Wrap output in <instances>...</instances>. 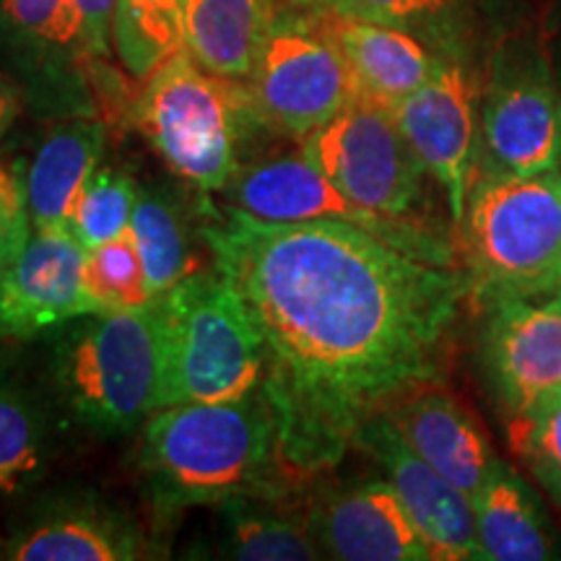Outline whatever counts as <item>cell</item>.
Returning <instances> with one entry per match:
<instances>
[{"instance_id":"4dcf8cb0","label":"cell","mask_w":561,"mask_h":561,"mask_svg":"<svg viewBox=\"0 0 561 561\" xmlns=\"http://www.w3.org/2000/svg\"><path fill=\"white\" fill-rule=\"evenodd\" d=\"M32 234L24 172L0 159V273L9 268Z\"/></svg>"},{"instance_id":"52a82bcc","label":"cell","mask_w":561,"mask_h":561,"mask_svg":"<svg viewBox=\"0 0 561 561\" xmlns=\"http://www.w3.org/2000/svg\"><path fill=\"white\" fill-rule=\"evenodd\" d=\"M263 123L305 138L362 96L359 83L307 9L276 3L250 79Z\"/></svg>"},{"instance_id":"6da1fadb","label":"cell","mask_w":561,"mask_h":561,"mask_svg":"<svg viewBox=\"0 0 561 561\" xmlns=\"http://www.w3.org/2000/svg\"><path fill=\"white\" fill-rule=\"evenodd\" d=\"M203 237L263 341L286 481L333 468L371 413L434 380L471 297L468 271L354 224L261 221L227 206Z\"/></svg>"},{"instance_id":"e0dca14e","label":"cell","mask_w":561,"mask_h":561,"mask_svg":"<svg viewBox=\"0 0 561 561\" xmlns=\"http://www.w3.org/2000/svg\"><path fill=\"white\" fill-rule=\"evenodd\" d=\"M359 83L362 94L392 107L437 73L445 55L401 26L335 11H310Z\"/></svg>"},{"instance_id":"d4e9b609","label":"cell","mask_w":561,"mask_h":561,"mask_svg":"<svg viewBox=\"0 0 561 561\" xmlns=\"http://www.w3.org/2000/svg\"><path fill=\"white\" fill-rule=\"evenodd\" d=\"M112 47L136 79L182 50V0H117Z\"/></svg>"},{"instance_id":"277c9868","label":"cell","mask_w":561,"mask_h":561,"mask_svg":"<svg viewBox=\"0 0 561 561\" xmlns=\"http://www.w3.org/2000/svg\"><path fill=\"white\" fill-rule=\"evenodd\" d=\"M471 297L486 307L561 289V174H483L462 219Z\"/></svg>"},{"instance_id":"f546056e","label":"cell","mask_w":561,"mask_h":561,"mask_svg":"<svg viewBox=\"0 0 561 561\" xmlns=\"http://www.w3.org/2000/svg\"><path fill=\"white\" fill-rule=\"evenodd\" d=\"M0 16L11 42L47 47V50H81V21L73 0H0Z\"/></svg>"},{"instance_id":"ac0fdd59","label":"cell","mask_w":561,"mask_h":561,"mask_svg":"<svg viewBox=\"0 0 561 561\" xmlns=\"http://www.w3.org/2000/svg\"><path fill=\"white\" fill-rule=\"evenodd\" d=\"M104 144L107 130L96 121L60 123L39 140L30 170L24 172L34 229L68 227L83 187L100 170Z\"/></svg>"},{"instance_id":"30bf717a","label":"cell","mask_w":561,"mask_h":561,"mask_svg":"<svg viewBox=\"0 0 561 561\" xmlns=\"http://www.w3.org/2000/svg\"><path fill=\"white\" fill-rule=\"evenodd\" d=\"M231 208L255 216L261 221H343L354 224L382 237L396 248L432 263H450V250L442 240H434L409 219L382 216L346 198L331 180L322 174L305 151L280 153V157L252 161L227 185Z\"/></svg>"},{"instance_id":"5bb4252c","label":"cell","mask_w":561,"mask_h":561,"mask_svg":"<svg viewBox=\"0 0 561 561\" xmlns=\"http://www.w3.org/2000/svg\"><path fill=\"white\" fill-rule=\"evenodd\" d=\"M489 310L483 356L502 409L515 419L561 392V289Z\"/></svg>"},{"instance_id":"ba28073f","label":"cell","mask_w":561,"mask_h":561,"mask_svg":"<svg viewBox=\"0 0 561 561\" xmlns=\"http://www.w3.org/2000/svg\"><path fill=\"white\" fill-rule=\"evenodd\" d=\"M301 151L346 198L382 216L409 219L421 198L426 170L396 112L364 94L307 133Z\"/></svg>"},{"instance_id":"83f0119b","label":"cell","mask_w":561,"mask_h":561,"mask_svg":"<svg viewBox=\"0 0 561 561\" xmlns=\"http://www.w3.org/2000/svg\"><path fill=\"white\" fill-rule=\"evenodd\" d=\"M87 286L100 301L102 312L138 310L151 305L153 297L146 268L130 231L87 250Z\"/></svg>"},{"instance_id":"cb8c5ba5","label":"cell","mask_w":561,"mask_h":561,"mask_svg":"<svg viewBox=\"0 0 561 561\" xmlns=\"http://www.w3.org/2000/svg\"><path fill=\"white\" fill-rule=\"evenodd\" d=\"M128 231L144 261L153 299L198 271L185 219L164 191H138Z\"/></svg>"},{"instance_id":"3957f363","label":"cell","mask_w":561,"mask_h":561,"mask_svg":"<svg viewBox=\"0 0 561 561\" xmlns=\"http://www.w3.org/2000/svg\"><path fill=\"white\" fill-rule=\"evenodd\" d=\"M55 388L83 426L104 437L136 432L164 398V325L157 301L66 322Z\"/></svg>"},{"instance_id":"9a60e30c","label":"cell","mask_w":561,"mask_h":561,"mask_svg":"<svg viewBox=\"0 0 561 561\" xmlns=\"http://www.w3.org/2000/svg\"><path fill=\"white\" fill-rule=\"evenodd\" d=\"M307 530L343 561H430L432 551L390 481H369L314 504Z\"/></svg>"},{"instance_id":"7a4b0ae2","label":"cell","mask_w":561,"mask_h":561,"mask_svg":"<svg viewBox=\"0 0 561 561\" xmlns=\"http://www.w3.org/2000/svg\"><path fill=\"white\" fill-rule=\"evenodd\" d=\"M140 471L161 512L271 494L280 460L263 388L240 401L153 411L144 424Z\"/></svg>"},{"instance_id":"8992f818","label":"cell","mask_w":561,"mask_h":561,"mask_svg":"<svg viewBox=\"0 0 561 561\" xmlns=\"http://www.w3.org/2000/svg\"><path fill=\"white\" fill-rule=\"evenodd\" d=\"M153 301L164 325L161 409L240 401L263 388V341L219 271H195Z\"/></svg>"},{"instance_id":"603a6c76","label":"cell","mask_w":561,"mask_h":561,"mask_svg":"<svg viewBox=\"0 0 561 561\" xmlns=\"http://www.w3.org/2000/svg\"><path fill=\"white\" fill-rule=\"evenodd\" d=\"M224 557L240 561H312L322 553L314 538L263 496H231L221 504Z\"/></svg>"},{"instance_id":"7c38bea8","label":"cell","mask_w":561,"mask_h":561,"mask_svg":"<svg viewBox=\"0 0 561 561\" xmlns=\"http://www.w3.org/2000/svg\"><path fill=\"white\" fill-rule=\"evenodd\" d=\"M102 312L87 286V248L68 227L34 229L0 273V339H34Z\"/></svg>"},{"instance_id":"d6a6232c","label":"cell","mask_w":561,"mask_h":561,"mask_svg":"<svg viewBox=\"0 0 561 561\" xmlns=\"http://www.w3.org/2000/svg\"><path fill=\"white\" fill-rule=\"evenodd\" d=\"M21 110V94L13 83L0 73V140H3L5 133L11 130V125L16 123Z\"/></svg>"},{"instance_id":"8fae6325","label":"cell","mask_w":561,"mask_h":561,"mask_svg":"<svg viewBox=\"0 0 561 561\" xmlns=\"http://www.w3.org/2000/svg\"><path fill=\"white\" fill-rule=\"evenodd\" d=\"M396 121L426 174L445 191L453 221L462 224L479 146V83L468 60L445 58L437 73L392 104Z\"/></svg>"},{"instance_id":"5b68a950","label":"cell","mask_w":561,"mask_h":561,"mask_svg":"<svg viewBox=\"0 0 561 561\" xmlns=\"http://www.w3.org/2000/svg\"><path fill=\"white\" fill-rule=\"evenodd\" d=\"M133 115L164 164L203 193L227 191L244 133L263 123L250 87L203 70L185 47L146 79Z\"/></svg>"},{"instance_id":"d6986e66","label":"cell","mask_w":561,"mask_h":561,"mask_svg":"<svg viewBox=\"0 0 561 561\" xmlns=\"http://www.w3.org/2000/svg\"><path fill=\"white\" fill-rule=\"evenodd\" d=\"M273 11L276 0H182V47L208 73L250 81Z\"/></svg>"},{"instance_id":"836d02e7","label":"cell","mask_w":561,"mask_h":561,"mask_svg":"<svg viewBox=\"0 0 561 561\" xmlns=\"http://www.w3.org/2000/svg\"><path fill=\"white\" fill-rule=\"evenodd\" d=\"M559 96H561V94H559Z\"/></svg>"},{"instance_id":"4fadbf2b","label":"cell","mask_w":561,"mask_h":561,"mask_svg":"<svg viewBox=\"0 0 561 561\" xmlns=\"http://www.w3.org/2000/svg\"><path fill=\"white\" fill-rule=\"evenodd\" d=\"M354 445L369 453L388 476L432 559H481L473 500L413 450L388 413H371L356 432Z\"/></svg>"},{"instance_id":"f1b7e54d","label":"cell","mask_w":561,"mask_h":561,"mask_svg":"<svg viewBox=\"0 0 561 561\" xmlns=\"http://www.w3.org/2000/svg\"><path fill=\"white\" fill-rule=\"evenodd\" d=\"M510 445L551 500L561 504V392L510 419Z\"/></svg>"},{"instance_id":"4316f807","label":"cell","mask_w":561,"mask_h":561,"mask_svg":"<svg viewBox=\"0 0 561 561\" xmlns=\"http://www.w3.org/2000/svg\"><path fill=\"white\" fill-rule=\"evenodd\" d=\"M136 201L138 187L128 174L115 167H100L83 187L68 227L87 250L117 240L130 229Z\"/></svg>"},{"instance_id":"2e32d148","label":"cell","mask_w":561,"mask_h":561,"mask_svg":"<svg viewBox=\"0 0 561 561\" xmlns=\"http://www.w3.org/2000/svg\"><path fill=\"white\" fill-rule=\"evenodd\" d=\"M385 413L413 450L471 500L500 466L473 413L432 380L405 390Z\"/></svg>"},{"instance_id":"7402d4cb","label":"cell","mask_w":561,"mask_h":561,"mask_svg":"<svg viewBox=\"0 0 561 561\" xmlns=\"http://www.w3.org/2000/svg\"><path fill=\"white\" fill-rule=\"evenodd\" d=\"M307 11H335L409 30L445 58L468 60L473 0H276Z\"/></svg>"},{"instance_id":"44dd1931","label":"cell","mask_w":561,"mask_h":561,"mask_svg":"<svg viewBox=\"0 0 561 561\" xmlns=\"http://www.w3.org/2000/svg\"><path fill=\"white\" fill-rule=\"evenodd\" d=\"M16 561H128L140 557L138 530L110 510L53 507L5 546Z\"/></svg>"},{"instance_id":"1f68e13d","label":"cell","mask_w":561,"mask_h":561,"mask_svg":"<svg viewBox=\"0 0 561 561\" xmlns=\"http://www.w3.org/2000/svg\"><path fill=\"white\" fill-rule=\"evenodd\" d=\"M81 21V47L87 58H107L117 0H73Z\"/></svg>"},{"instance_id":"484cf974","label":"cell","mask_w":561,"mask_h":561,"mask_svg":"<svg viewBox=\"0 0 561 561\" xmlns=\"http://www.w3.org/2000/svg\"><path fill=\"white\" fill-rule=\"evenodd\" d=\"M47 434L42 411L19 385L0 377V496L26 491L45 471Z\"/></svg>"},{"instance_id":"ffe728a7","label":"cell","mask_w":561,"mask_h":561,"mask_svg":"<svg viewBox=\"0 0 561 561\" xmlns=\"http://www.w3.org/2000/svg\"><path fill=\"white\" fill-rule=\"evenodd\" d=\"M481 559L549 561L561 557V543L533 489L500 460L473 496Z\"/></svg>"},{"instance_id":"9c48e42d","label":"cell","mask_w":561,"mask_h":561,"mask_svg":"<svg viewBox=\"0 0 561 561\" xmlns=\"http://www.w3.org/2000/svg\"><path fill=\"white\" fill-rule=\"evenodd\" d=\"M481 140L486 174H538L559 167L561 96L538 42L512 37L491 55Z\"/></svg>"}]
</instances>
